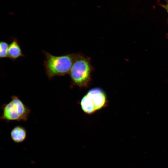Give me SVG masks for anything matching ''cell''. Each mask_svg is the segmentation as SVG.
<instances>
[{"label":"cell","mask_w":168,"mask_h":168,"mask_svg":"<svg viewBox=\"0 0 168 168\" xmlns=\"http://www.w3.org/2000/svg\"><path fill=\"white\" fill-rule=\"evenodd\" d=\"M9 102L2 106L1 119L7 122L26 121L31 112L30 109L18 96H12Z\"/></svg>","instance_id":"obj_3"},{"label":"cell","mask_w":168,"mask_h":168,"mask_svg":"<svg viewBox=\"0 0 168 168\" xmlns=\"http://www.w3.org/2000/svg\"><path fill=\"white\" fill-rule=\"evenodd\" d=\"M45 57L43 65L49 79L69 74L77 53H71L55 56L43 51Z\"/></svg>","instance_id":"obj_1"},{"label":"cell","mask_w":168,"mask_h":168,"mask_svg":"<svg viewBox=\"0 0 168 168\" xmlns=\"http://www.w3.org/2000/svg\"><path fill=\"white\" fill-rule=\"evenodd\" d=\"M86 94L89 97L96 111L106 106V95L102 89L99 87L91 89Z\"/></svg>","instance_id":"obj_4"},{"label":"cell","mask_w":168,"mask_h":168,"mask_svg":"<svg viewBox=\"0 0 168 168\" xmlns=\"http://www.w3.org/2000/svg\"><path fill=\"white\" fill-rule=\"evenodd\" d=\"M8 55V58L13 61L20 57H25L17 39L13 38L11 39L9 45Z\"/></svg>","instance_id":"obj_5"},{"label":"cell","mask_w":168,"mask_h":168,"mask_svg":"<svg viewBox=\"0 0 168 168\" xmlns=\"http://www.w3.org/2000/svg\"><path fill=\"white\" fill-rule=\"evenodd\" d=\"M93 70L91 58L77 53L69 73L72 84L82 88L87 87L91 81Z\"/></svg>","instance_id":"obj_2"},{"label":"cell","mask_w":168,"mask_h":168,"mask_svg":"<svg viewBox=\"0 0 168 168\" xmlns=\"http://www.w3.org/2000/svg\"><path fill=\"white\" fill-rule=\"evenodd\" d=\"M161 6L165 9L168 13V1H167V3L166 5H161Z\"/></svg>","instance_id":"obj_9"},{"label":"cell","mask_w":168,"mask_h":168,"mask_svg":"<svg viewBox=\"0 0 168 168\" xmlns=\"http://www.w3.org/2000/svg\"><path fill=\"white\" fill-rule=\"evenodd\" d=\"M80 105L82 110L86 113L90 114L96 111L89 97L86 94L82 98Z\"/></svg>","instance_id":"obj_7"},{"label":"cell","mask_w":168,"mask_h":168,"mask_svg":"<svg viewBox=\"0 0 168 168\" xmlns=\"http://www.w3.org/2000/svg\"><path fill=\"white\" fill-rule=\"evenodd\" d=\"M9 45L4 41L0 42V58H3L8 57V52Z\"/></svg>","instance_id":"obj_8"},{"label":"cell","mask_w":168,"mask_h":168,"mask_svg":"<svg viewBox=\"0 0 168 168\" xmlns=\"http://www.w3.org/2000/svg\"><path fill=\"white\" fill-rule=\"evenodd\" d=\"M10 136L14 142L19 143L25 140L27 136V132L26 129L22 126H17L11 130Z\"/></svg>","instance_id":"obj_6"}]
</instances>
